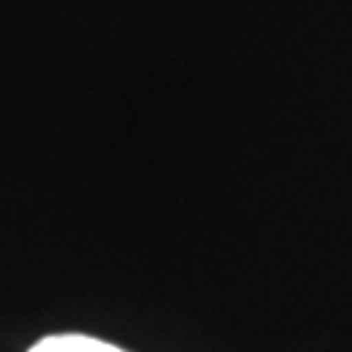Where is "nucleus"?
Masks as SVG:
<instances>
[{"instance_id": "1", "label": "nucleus", "mask_w": 352, "mask_h": 352, "mask_svg": "<svg viewBox=\"0 0 352 352\" xmlns=\"http://www.w3.org/2000/svg\"><path fill=\"white\" fill-rule=\"evenodd\" d=\"M29 352H126L110 342L84 337V334H55L39 340Z\"/></svg>"}]
</instances>
